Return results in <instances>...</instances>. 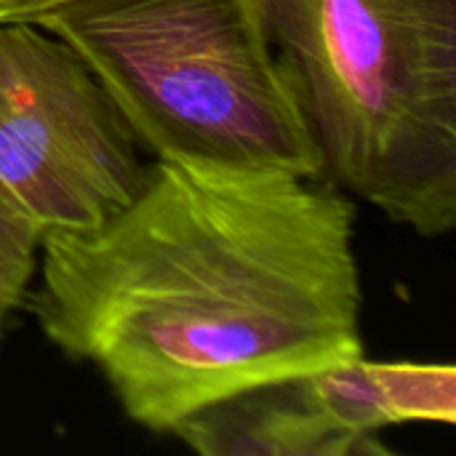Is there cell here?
I'll list each match as a JSON object with an SVG mask.
<instances>
[{"label": "cell", "mask_w": 456, "mask_h": 456, "mask_svg": "<svg viewBox=\"0 0 456 456\" xmlns=\"http://www.w3.org/2000/svg\"><path fill=\"white\" fill-rule=\"evenodd\" d=\"M355 200L275 168L152 160L107 222L40 243V334L152 433L363 355Z\"/></svg>", "instance_id": "obj_1"}, {"label": "cell", "mask_w": 456, "mask_h": 456, "mask_svg": "<svg viewBox=\"0 0 456 456\" xmlns=\"http://www.w3.org/2000/svg\"><path fill=\"white\" fill-rule=\"evenodd\" d=\"M323 176L422 238L456 230V0H256Z\"/></svg>", "instance_id": "obj_2"}, {"label": "cell", "mask_w": 456, "mask_h": 456, "mask_svg": "<svg viewBox=\"0 0 456 456\" xmlns=\"http://www.w3.org/2000/svg\"><path fill=\"white\" fill-rule=\"evenodd\" d=\"M35 24L91 67L155 160L323 179L321 150L256 0H83Z\"/></svg>", "instance_id": "obj_3"}, {"label": "cell", "mask_w": 456, "mask_h": 456, "mask_svg": "<svg viewBox=\"0 0 456 456\" xmlns=\"http://www.w3.org/2000/svg\"><path fill=\"white\" fill-rule=\"evenodd\" d=\"M136 139L91 67L35 21H0V195L37 232H83L139 190Z\"/></svg>", "instance_id": "obj_4"}, {"label": "cell", "mask_w": 456, "mask_h": 456, "mask_svg": "<svg viewBox=\"0 0 456 456\" xmlns=\"http://www.w3.org/2000/svg\"><path fill=\"white\" fill-rule=\"evenodd\" d=\"M171 436L203 456L390 454L382 436L342 430L313 395L307 374L216 401L182 419Z\"/></svg>", "instance_id": "obj_5"}, {"label": "cell", "mask_w": 456, "mask_h": 456, "mask_svg": "<svg viewBox=\"0 0 456 456\" xmlns=\"http://www.w3.org/2000/svg\"><path fill=\"white\" fill-rule=\"evenodd\" d=\"M326 414L353 436H382L406 422L454 425L456 369L452 363H382L363 355L307 374Z\"/></svg>", "instance_id": "obj_6"}, {"label": "cell", "mask_w": 456, "mask_h": 456, "mask_svg": "<svg viewBox=\"0 0 456 456\" xmlns=\"http://www.w3.org/2000/svg\"><path fill=\"white\" fill-rule=\"evenodd\" d=\"M43 235L0 195V347L13 313L27 305L40 267Z\"/></svg>", "instance_id": "obj_7"}, {"label": "cell", "mask_w": 456, "mask_h": 456, "mask_svg": "<svg viewBox=\"0 0 456 456\" xmlns=\"http://www.w3.org/2000/svg\"><path fill=\"white\" fill-rule=\"evenodd\" d=\"M83 0H0V21H40Z\"/></svg>", "instance_id": "obj_8"}]
</instances>
